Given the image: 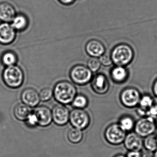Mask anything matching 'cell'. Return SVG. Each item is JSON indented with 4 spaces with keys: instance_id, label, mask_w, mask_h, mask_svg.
I'll use <instances>...</instances> for the list:
<instances>
[{
    "instance_id": "obj_24",
    "label": "cell",
    "mask_w": 157,
    "mask_h": 157,
    "mask_svg": "<svg viewBox=\"0 0 157 157\" xmlns=\"http://www.w3.org/2000/svg\"><path fill=\"white\" fill-rule=\"evenodd\" d=\"M143 141V146L145 149L150 151H155L157 149V140L156 136L153 135L145 137Z\"/></svg>"
},
{
    "instance_id": "obj_19",
    "label": "cell",
    "mask_w": 157,
    "mask_h": 157,
    "mask_svg": "<svg viewBox=\"0 0 157 157\" xmlns=\"http://www.w3.org/2000/svg\"><path fill=\"white\" fill-rule=\"evenodd\" d=\"M12 22V25L15 30L17 31H23L28 26V20L27 18L23 14H20L16 15Z\"/></svg>"
},
{
    "instance_id": "obj_25",
    "label": "cell",
    "mask_w": 157,
    "mask_h": 157,
    "mask_svg": "<svg viewBox=\"0 0 157 157\" xmlns=\"http://www.w3.org/2000/svg\"><path fill=\"white\" fill-rule=\"evenodd\" d=\"M72 105L76 108L83 109L88 105L89 101L88 98L82 94L77 95L72 102Z\"/></svg>"
},
{
    "instance_id": "obj_33",
    "label": "cell",
    "mask_w": 157,
    "mask_h": 157,
    "mask_svg": "<svg viewBox=\"0 0 157 157\" xmlns=\"http://www.w3.org/2000/svg\"><path fill=\"white\" fill-rule=\"evenodd\" d=\"M59 1L61 3L66 5L71 4L74 1V0H59Z\"/></svg>"
},
{
    "instance_id": "obj_16",
    "label": "cell",
    "mask_w": 157,
    "mask_h": 157,
    "mask_svg": "<svg viewBox=\"0 0 157 157\" xmlns=\"http://www.w3.org/2000/svg\"><path fill=\"white\" fill-rule=\"evenodd\" d=\"M86 50L88 55L93 57H98L103 55L105 48L102 44L97 41L92 40L87 43Z\"/></svg>"
},
{
    "instance_id": "obj_26",
    "label": "cell",
    "mask_w": 157,
    "mask_h": 157,
    "mask_svg": "<svg viewBox=\"0 0 157 157\" xmlns=\"http://www.w3.org/2000/svg\"><path fill=\"white\" fill-rule=\"evenodd\" d=\"M54 93L52 89L49 88H45L43 89L39 94L40 100L43 101H47L50 100L53 96Z\"/></svg>"
},
{
    "instance_id": "obj_36",
    "label": "cell",
    "mask_w": 157,
    "mask_h": 157,
    "mask_svg": "<svg viewBox=\"0 0 157 157\" xmlns=\"http://www.w3.org/2000/svg\"><path fill=\"white\" fill-rule=\"evenodd\" d=\"M154 157H157V149L155 151L154 153Z\"/></svg>"
},
{
    "instance_id": "obj_15",
    "label": "cell",
    "mask_w": 157,
    "mask_h": 157,
    "mask_svg": "<svg viewBox=\"0 0 157 157\" xmlns=\"http://www.w3.org/2000/svg\"><path fill=\"white\" fill-rule=\"evenodd\" d=\"M16 16L15 9L11 4L6 2L0 3V20L4 22H12Z\"/></svg>"
},
{
    "instance_id": "obj_12",
    "label": "cell",
    "mask_w": 157,
    "mask_h": 157,
    "mask_svg": "<svg viewBox=\"0 0 157 157\" xmlns=\"http://www.w3.org/2000/svg\"><path fill=\"white\" fill-rule=\"evenodd\" d=\"M36 116L38 124L41 126L49 125L52 122V113L48 107L45 106H38L33 112Z\"/></svg>"
},
{
    "instance_id": "obj_29",
    "label": "cell",
    "mask_w": 157,
    "mask_h": 157,
    "mask_svg": "<svg viewBox=\"0 0 157 157\" xmlns=\"http://www.w3.org/2000/svg\"><path fill=\"white\" fill-rule=\"evenodd\" d=\"M100 61L103 65L105 66H110L112 64L113 60L110 55L107 54H104L101 56Z\"/></svg>"
},
{
    "instance_id": "obj_31",
    "label": "cell",
    "mask_w": 157,
    "mask_h": 157,
    "mask_svg": "<svg viewBox=\"0 0 157 157\" xmlns=\"http://www.w3.org/2000/svg\"><path fill=\"white\" fill-rule=\"evenodd\" d=\"M140 157H154V153L152 151L145 149L140 152Z\"/></svg>"
},
{
    "instance_id": "obj_13",
    "label": "cell",
    "mask_w": 157,
    "mask_h": 157,
    "mask_svg": "<svg viewBox=\"0 0 157 157\" xmlns=\"http://www.w3.org/2000/svg\"><path fill=\"white\" fill-rule=\"evenodd\" d=\"M21 97L24 103L31 107L36 106L40 101L38 93L32 88L25 89L22 93Z\"/></svg>"
},
{
    "instance_id": "obj_30",
    "label": "cell",
    "mask_w": 157,
    "mask_h": 157,
    "mask_svg": "<svg viewBox=\"0 0 157 157\" xmlns=\"http://www.w3.org/2000/svg\"><path fill=\"white\" fill-rule=\"evenodd\" d=\"M148 116L153 117L157 116V98H154L153 104L149 111Z\"/></svg>"
},
{
    "instance_id": "obj_38",
    "label": "cell",
    "mask_w": 157,
    "mask_h": 157,
    "mask_svg": "<svg viewBox=\"0 0 157 157\" xmlns=\"http://www.w3.org/2000/svg\"><path fill=\"white\" fill-rule=\"evenodd\" d=\"M156 138H157V136H156Z\"/></svg>"
},
{
    "instance_id": "obj_23",
    "label": "cell",
    "mask_w": 157,
    "mask_h": 157,
    "mask_svg": "<svg viewBox=\"0 0 157 157\" xmlns=\"http://www.w3.org/2000/svg\"><path fill=\"white\" fill-rule=\"evenodd\" d=\"M17 57L16 54L12 51H7L2 55V61L5 66L7 67L13 66L16 64Z\"/></svg>"
},
{
    "instance_id": "obj_20",
    "label": "cell",
    "mask_w": 157,
    "mask_h": 157,
    "mask_svg": "<svg viewBox=\"0 0 157 157\" xmlns=\"http://www.w3.org/2000/svg\"><path fill=\"white\" fill-rule=\"evenodd\" d=\"M111 75L112 78L115 82H122L124 81L126 79L127 72L124 67L118 66L112 70Z\"/></svg>"
},
{
    "instance_id": "obj_4",
    "label": "cell",
    "mask_w": 157,
    "mask_h": 157,
    "mask_svg": "<svg viewBox=\"0 0 157 157\" xmlns=\"http://www.w3.org/2000/svg\"><path fill=\"white\" fill-rule=\"evenodd\" d=\"M126 135V132L118 123H114L108 126L104 133L105 140L113 145H119L123 143Z\"/></svg>"
},
{
    "instance_id": "obj_17",
    "label": "cell",
    "mask_w": 157,
    "mask_h": 157,
    "mask_svg": "<svg viewBox=\"0 0 157 157\" xmlns=\"http://www.w3.org/2000/svg\"><path fill=\"white\" fill-rule=\"evenodd\" d=\"M154 99L148 95L141 97L136 110L139 115L142 117L148 116V112L153 104Z\"/></svg>"
},
{
    "instance_id": "obj_18",
    "label": "cell",
    "mask_w": 157,
    "mask_h": 157,
    "mask_svg": "<svg viewBox=\"0 0 157 157\" xmlns=\"http://www.w3.org/2000/svg\"><path fill=\"white\" fill-rule=\"evenodd\" d=\"M31 113L29 106L24 103L19 104L14 108V116L18 120L21 121H25Z\"/></svg>"
},
{
    "instance_id": "obj_22",
    "label": "cell",
    "mask_w": 157,
    "mask_h": 157,
    "mask_svg": "<svg viewBox=\"0 0 157 157\" xmlns=\"http://www.w3.org/2000/svg\"><path fill=\"white\" fill-rule=\"evenodd\" d=\"M118 124L122 128L127 132L131 131L135 128L136 123L131 117L124 116L120 118Z\"/></svg>"
},
{
    "instance_id": "obj_35",
    "label": "cell",
    "mask_w": 157,
    "mask_h": 157,
    "mask_svg": "<svg viewBox=\"0 0 157 157\" xmlns=\"http://www.w3.org/2000/svg\"><path fill=\"white\" fill-rule=\"evenodd\" d=\"M114 157H126V156H124V155H123V154H117V155H116Z\"/></svg>"
},
{
    "instance_id": "obj_3",
    "label": "cell",
    "mask_w": 157,
    "mask_h": 157,
    "mask_svg": "<svg viewBox=\"0 0 157 157\" xmlns=\"http://www.w3.org/2000/svg\"><path fill=\"white\" fill-rule=\"evenodd\" d=\"M133 56L132 49L129 46L121 44L115 48L112 53V60L117 66L122 67L128 64Z\"/></svg>"
},
{
    "instance_id": "obj_27",
    "label": "cell",
    "mask_w": 157,
    "mask_h": 157,
    "mask_svg": "<svg viewBox=\"0 0 157 157\" xmlns=\"http://www.w3.org/2000/svg\"><path fill=\"white\" fill-rule=\"evenodd\" d=\"M88 66L91 71H96L100 68L101 62L100 60L95 57H92L89 59L88 62Z\"/></svg>"
},
{
    "instance_id": "obj_2",
    "label": "cell",
    "mask_w": 157,
    "mask_h": 157,
    "mask_svg": "<svg viewBox=\"0 0 157 157\" xmlns=\"http://www.w3.org/2000/svg\"><path fill=\"white\" fill-rule=\"evenodd\" d=\"M3 81L11 88H17L21 86L24 80V74L21 69L17 66L7 67L2 74Z\"/></svg>"
},
{
    "instance_id": "obj_14",
    "label": "cell",
    "mask_w": 157,
    "mask_h": 157,
    "mask_svg": "<svg viewBox=\"0 0 157 157\" xmlns=\"http://www.w3.org/2000/svg\"><path fill=\"white\" fill-rule=\"evenodd\" d=\"M91 85L94 91L98 94H105L109 90L108 81L105 76L102 74H98L93 78Z\"/></svg>"
},
{
    "instance_id": "obj_11",
    "label": "cell",
    "mask_w": 157,
    "mask_h": 157,
    "mask_svg": "<svg viewBox=\"0 0 157 157\" xmlns=\"http://www.w3.org/2000/svg\"><path fill=\"white\" fill-rule=\"evenodd\" d=\"M15 36V30L12 25L6 22L0 24V44H9L14 41Z\"/></svg>"
},
{
    "instance_id": "obj_10",
    "label": "cell",
    "mask_w": 157,
    "mask_h": 157,
    "mask_svg": "<svg viewBox=\"0 0 157 157\" xmlns=\"http://www.w3.org/2000/svg\"><path fill=\"white\" fill-rule=\"evenodd\" d=\"M123 143L128 151H140L143 146L142 137L136 132H130L126 135Z\"/></svg>"
},
{
    "instance_id": "obj_21",
    "label": "cell",
    "mask_w": 157,
    "mask_h": 157,
    "mask_svg": "<svg viewBox=\"0 0 157 157\" xmlns=\"http://www.w3.org/2000/svg\"><path fill=\"white\" fill-rule=\"evenodd\" d=\"M68 139L72 143H78L83 138V133L81 129L76 128H71L68 132Z\"/></svg>"
},
{
    "instance_id": "obj_7",
    "label": "cell",
    "mask_w": 157,
    "mask_h": 157,
    "mask_svg": "<svg viewBox=\"0 0 157 157\" xmlns=\"http://www.w3.org/2000/svg\"><path fill=\"white\" fill-rule=\"evenodd\" d=\"M91 71L83 65H77L71 69L70 77L73 82L77 84L84 85L91 79Z\"/></svg>"
},
{
    "instance_id": "obj_9",
    "label": "cell",
    "mask_w": 157,
    "mask_h": 157,
    "mask_svg": "<svg viewBox=\"0 0 157 157\" xmlns=\"http://www.w3.org/2000/svg\"><path fill=\"white\" fill-rule=\"evenodd\" d=\"M52 113L54 122L58 125H64L69 120V110L65 105L61 104L56 105L53 108Z\"/></svg>"
},
{
    "instance_id": "obj_28",
    "label": "cell",
    "mask_w": 157,
    "mask_h": 157,
    "mask_svg": "<svg viewBox=\"0 0 157 157\" xmlns=\"http://www.w3.org/2000/svg\"><path fill=\"white\" fill-rule=\"evenodd\" d=\"M26 124L30 127H34L38 124L37 119L36 116L34 113H31L27 119L25 120Z\"/></svg>"
},
{
    "instance_id": "obj_5",
    "label": "cell",
    "mask_w": 157,
    "mask_h": 157,
    "mask_svg": "<svg viewBox=\"0 0 157 157\" xmlns=\"http://www.w3.org/2000/svg\"><path fill=\"white\" fill-rule=\"evenodd\" d=\"M134 128L135 132L141 137L153 135L157 128L154 117L150 116L141 117L136 122Z\"/></svg>"
},
{
    "instance_id": "obj_32",
    "label": "cell",
    "mask_w": 157,
    "mask_h": 157,
    "mask_svg": "<svg viewBox=\"0 0 157 157\" xmlns=\"http://www.w3.org/2000/svg\"><path fill=\"white\" fill-rule=\"evenodd\" d=\"M140 151H128L126 157H140Z\"/></svg>"
},
{
    "instance_id": "obj_37",
    "label": "cell",
    "mask_w": 157,
    "mask_h": 157,
    "mask_svg": "<svg viewBox=\"0 0 157 157\" xmlns=\"http://www.w3.org/2000/svg\"><path fill=\"white\" fill-rule=\"evenodd\" d=\"M155 122H156V127H157V120H156V121H155Z\"/></svg>"
},
{
    "instance_id": "obj_1",
    "label": "cell",
    "mask_w": 157,
    "mask_h": 157,
    "mask_svg": "<svg viewBox=\"0 0 157 157\" xmlns=\"http://www.w3.org/2000/svg\"><path fill=\"white\" fill-rule=\"evenodd\" d=\"M53 93L55 99L59 102L68 104L73 101L76 97L77 90L72 83L63 81L56 84Z\"/></svg>"
},
{
    "instance_id": "obj_6",
    "label": "cell",
    "mask_w": 157,
    "mask_h": 157,
    "mask_svg": "<svg viewBox=\"0 0 157 157\" xmlns=\"http://www.w3.org/2000/svg\"><path fill=\"white\" fill-rule=\"evenodd\" d=\"M70 121L72 125L80 129L87 128L90 123L89 114L82 109L76 108L70 114Z\"/></svg>"
},
{
    "instance_id": "obj_34",
    "label": "cell",
    "mask_w": 157,
    "mask_h": 157,
    "mask_svg": "<svg viewBox=\"0 0 157 157\" xmlns=\"http://www.w3.org/2000/svg\"><path fill=\"white\" fill-rule=\"evenodd\" d=\"M153 92L156 95V98H157V80L154 83L153 87Z\"/></svg>"
},
{
    "instance_id": "obj_8",
    "label": "cell",
    "mask_w": 157,
    "mask_h": 157,
    "mask_svg": "<svg viewBox=\"0 0 157 157\" xmlns=\"http://www.w3.org/2000/svg\"><path fill=\"white\" fill-rule=\"evenodd\" d=\"M141 96L139 92L134 88H128L124 90L120 94L121 103L127 108H134L138 106Z\"/></svg>"
}]
</instances>
